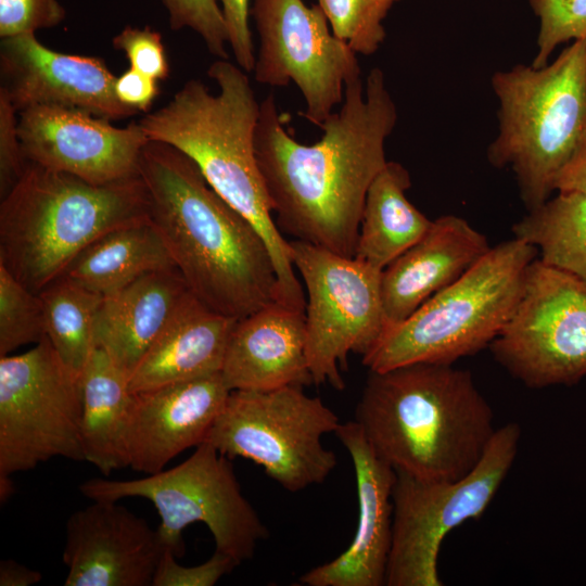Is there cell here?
Wrapping results in <instances>:
<instances>
[{"mask_svg":"<svg viewBox=\"0 0 586 586\" xmlns=\"http://www.w3.org/2000/svg\"><path fill=\"white\" fill-rule=\"evenodd\" d=\"M397 107L381 68L346 82L341 109L318 127L314 144L285 129L276 98L262 102L255 153L281 233L345 257H354L370 184L383 169L385 141Z\"/></svg>","mask_w":586,"mask_h":586,"instance_id":"6da1fadb","label":"cell"},{"mask_svg":"<svg viewBox=\"0 0 586 586\" xmlns=\"http://www.w3.org/2000/svg\"><path fill=\"white\" fill-rule=\"evenodd\" d=\"M149 221L189 291L209 309L240 320L279 302L272 256L257 229L170 144L149 141L138 167Z\"/></svg>","mask_w":586,"mask_h":586,"instance_id":"7a4b0ae2","label":"cell"},{"mask_svg":"<svg viewBox=\"0 0 586 586\" xmlns=\"http://www.w3.org/2000/svg\"><path fill=\"white\" fill-rule=\"evenodd\" d=\"M246 74L239 65L218 59L207 69L218 93L213 94L199 79L188 80L166 105L139 124L151 141L170 144L189 156L213 190L252 222L272 256L279 302L305 310L290 242L276 225L256 158L260 103Z\"/></svg>","mask_w":586,"mask_h":586,"instance_id":"3957f363","label":"cell"},{"mask_svg":"<svg viewBox=\"0 0 586 586\" xmlns=\"http://www.w3.org/2000/svg\"><path fill=\"white\" fill-rule=\"evenodd\" d=\"M355 417L381 459L424 480L466 476L497 429L471 372L436 362L369 371Z\"/></svg>","mask_w":586,"mask_h":586,"instance_id":"277c9868","label":"cell"},{"mask_svg":"<svg viewBox=\"0 0 586 586\" xmlns=\"http://www.w3.org/2000/svg\"><path fill=\"white\" fill-rule=\"evenodd\" d=\"M148 218L139 174L94 184L28 162L1 199L0 265L39 293L97 238Z\"/></svg>","mask_w":586,"mask_h":586,"instance_id":"5b68a950","label":"cell"},{"mask_svg":"<svg viewBox=\"0 0 586 586\" xmlns=\"http://www.w3.org/2000/svg\"><path fill=\"white\" fill-rule=\"evenodd\" d=\"M491 84L498 133L487 160L513 171L530 211L551 196L557 175L586 138V39L545 66L496 72Z\"/></svg>","mask_w":586,"mask_h":586,"instance_id":"8992f818","label":"cell"},{"mask_svg":"<svg viewBox=\"0 0 586 586\" xmlns=\"http://www.w3.org/2000/svg\"><path fill=\"white\" fill-rule=\"evenodd\" d=\"M535 246L513 238L480 258L403 322L390 327L362 356L369 371L413 362L454 365L500 333L521 297Z\"/></svg>","mask_w":586,"mask_h":586,"instance_id":"52a82bcc","label":"cell"},{"mask_svg":"<svg viewBox=\"0 0 586 586\" xmlns=\"http://www.w3.org/2000/svg\"><path fill=\"white\" fill-rule=\"evenodd\" d=\"M230 460L203 442L187 460L170 469L135 480L90 479L79 491L91 500H150L161 519V539L176 557L184 550L183 530L201 522L211 531L215 549L240 564L253 557L268 530L244 497Z\"/></svg>","mask_w":586,"mask_h":586,"instance_id":"ba28073f","label":"cell"},{"mask_svg":"<svg viewBox=\"0 0 586 586\" xmlns=\"http://www.w3.org/2000/svg\"><path fill=\"white\" fill-rule=\"evenodd\" d=\"M521 435L517 422L497 428L477 464L458 480H424L395 471L385 585H443L437 560L444 538L486 511L513 466Z\"/></svg>","mask_w":586,"mask_h":586,"instance_id":"9c48e42d","label":"cell"},{"mask_svg":"<svg viewBox=\"0 0 586 586\" xmlns=\"http://www.w3.org/2000/svg\"><path fill=\"white\" fill-rule=\"evenodd\" d=\"M339 417L302 386L230 391L204 442L229 459L242 457L289 492L322 483L337 463L322 444Z\"/></svg>","mask_w":586,"mask_h":586,"instance_id":"30bf717a","label":"cell"},{"mask_svg":"<svg viewBox=\"0 0 586 586\" xmlns=\"http://www.w3.org/2000/svg\"><path fill=\"white\" fill-rule=\"evenodd\" d=\"M81 374L47 336L20 355L0 356V476L61 457L85 461Z\"/></svg>","mask_w":586,"mask_h":586,"instance_id":"8fae6325","label":"cell"},{"mask_svg":"<svg viewBox=\"0 0 586 586\" xmlns=\"http://www.w3.org/2000/svg\"><path fill=\"white\" fill-rule=\"evenodd\" d=\"M289 242L307 293L306 353L314 384L342 391L340 370L347 369L349 353L365 356L387 328L382 271L310 243Z\"/></svg>","mask_w":586,"mask_h":586,"instance_id":"7c38bea8","label":"cell"},{"mask_svg":"<svg viewBox=\"0 0 586 586\" xmlns=\"http://www.w3.org/2000/svg\"><path fill=\"white\" fill-rule=\"evenodd\" d=\"M489 349L527 387L579 382L586 377V283L534 259L518 305Z\"/></svg>","mask_w":586,"mask_h":586,"instance_id":"4fadbf2b","label":"cell"},{"mask_svg":"<svg viewBox=\"0 0 586 586\" xmlns=\"http://www.w3.org/2000/svg\"><path fill=\"white\" fill-rule=\"evenodd\" d=\"M251 15L259 36L255 80L294 82L305 101L300 115L319 126L342 103L346 82L361 75L356 53L333 34L318 4L253 0Z\"/></svg>","mask_w":586,"mask_h":586,"instance_id":"5bb4252c","label":"cell"},{"mask_svg":"<svg viewBox=\"0 0 586 586\" xmlns=\"http://www.w3.org/2000/svg\"><path fill=\"white\" fill-rule=\"evenodd\" d=\"M18 136L28 162L94 184L137 176L150 141L139 122L119 128L86 111L51 105L21 111Z\"/></svg>","mask_w":586,"mask_h":586,"instance_id":"9a60e30c","label":"cell"},{"mask_svg":"<svg viewBox=\"0 0 586 586\" xmlns=\"http://www.w3.org/2000/svg\"><path fill=\"white\" fill-rule=\"evenodd\" d=\"M0 74V90L18 113L36 105L77 109L110 120L138 113L117 99L116 76L102 59L51 50L35 33L1 39Z\"/></svg>","mask_w":586,"mask_h":586,"instance_id":"2e32d148","label":"cell"},{"mask_svg":"<svg viewBox=\"0 0 586 586\" xmlns=\"http://www.w3.org/2000/svg\"><path fill=\"white\" fill-rule=\"evenodd\" d=\"M65 525V586H152L166 550L157 528L117 501L92 500Z\"/></svg>","mask_w":586,"mask_h":586,"instance_id":"e0dca14e","label":"cell"},{"mask_svg":"<svg viewBox=\"0 0 586 586\" xmlns=\"http://www.w3.org/2000/svg\"><path fill=\"white\" fill-rule=\"evenodd\" d=\"M334 434L348 451L356 475L358 522L348 548L330 562L303 574L308 586H382L393 535L395 470L381 459L356 421Z\"/></svg>","mask_w":586,"mask_h":586,"instance_id":"ac0fdd59","label":"cell"},{"mask_svg":"<svg viewBox=\"0 0 586 586\" xmlns=\"http://www.w3.org/2000/svg\"><path fill=\"white\" fill-rule=\"evenodd\" d=\"M229 393L220 372L133 393L128 467L153 474L203 443Z\"/></svg>","mask_w":586,"mask_h":586,"instance_id":"d6986e66","label":"cell"},{"mask_svg":"<svg viewBox=\"0 0 586 586\" xmlns=\"http://www.w3.org/2000/svg\"><path fill=\"white\" fill-rule=\"evenodd\" d=\"M220 374L229 391L314 384L306 353L305 310L273 302L237 320Z\"/></svg>","mask_w":586,"mask_h":586,"instance_id":"ffe728a7","label":"cell"},{"mask_svg":"<svg viewBox=\"0 0 586 586\" xmlns=\"http://www.w3.org/2000/svg\"><path fill=\"white\" fill-rule=\"evenodd\" d=\"M491 247L487 238L462 217L449 214L433 220L426 233L382 271L387 328L458 280Z\"/></svg>","mask_w":586,"mask_h":586,"instance_id":"44dd1931","label":"cell"},{"mask_svg":"<svg viewBox=\"0 0 586 586\" xmlns=\"http://www.w3.org/2000/svg\"><path fill=\"white\" fill-rule=\"evenodd\" d=\"M177 268L152 271L103 296L94 345L129 379L189 293Z\"/></svg>","mask_w":586,"mask_h":586,"instance_id":"7402d4cb","label":"cell"},{"mask_svg":"<svg viewBox=\"0 0 586 586\" xmlns=\"http://www.w3.org/2000/svg\"><path fill=\"white\" fill-rule=\"evenodd\" d=\"M235 322L189 292L129 377L130 392L220 372Z\"/></svg>","mask_w":586,"mask_h":586,"instance_id":"603a6c76","label":"cell"},{"mask_svg":"<svg viewBox=\"0 0 586 586\" xmlns=\"http://www.w3.org/2000/svg\"><path fill=\"white\" fill-rule=\"evenodd\" d=\"M128 377L100 348L81 374V443L85 461L104 476L128 467L127 432L133 393Z\"/></svg>","mask_w":586,"mask_h":586,"instance_id":"cb8c5ba5","label":"cell"},{"mask_svg":"<svg viewBox=\"0 0 586 586\" xmlns=\"http://www.w3.org/2000/svg\"><path fill=\"white\" fill-rule=\"evenodd\" d=\"M408 170L388 162L370 184L354 257L383 271L417 243L432 221L407 199Z\"/></svg>","mask_w":586,"mask_h":586,"instance_id":"d4e9b609","label":"cell"},{"mask_svg":"<svg viewBox=\"0 0 586 586\" xmlns=\"http://www.w3.org/2000/svg\"><path fill=\"white\" fill-rule=\"evenodd\" d=\"M173 268H176L175 263L148 218L97 238L75 257L62 276L105 296L143 275Z\"/></svg>","mask_w":586,"mask_h":586,"instance_id":"484cf974","label":"cell"},{"mask_svg":"<svg viewBox=\"0 0 586 586\" xmlns=\"http://www.w3.org/2000/svg\"><path fill=\"white\" fill-rule=\"evenodd\" d=\"M512 231L537 249L544 264L586 283V196L557 192L530 209Z\"/></svg>","mask_w":586,"mask_h":586,"instance_id":"4316f807","label":"cell"},{"mask_svg":"<svg viewBox=\"0 0 586 586\" xmlns=\"http://www.w3.org/2000/svg\"><path fill=\"white\" fill-rule=\"evenodd\" d=\"M39 295L46 336L61 359L82 374L95 349L94 323L103 296L63 276L48 284Z\"/></svg>","mask_w":586,"mask_h":586,"instance_id":"83f0119b","label":"cell"},{"mask_svg":"<svg viewBox=\"0 0 586 586\" xmlns=\"http://www.w3.org/2000/svg\"><path fill=\"white\" fill-rule=\"evenodd\" d=\"M402 0H318L333 34L356 54L370 56L386 37L383 22Z\"/></svg>","mask_w":586,"mask_h":586,"instance_id":"f1b7e54d","label":"cell"},{"mask_svg":"<svg viewBox=\"0 0 586 586\" xmlns=\"http://www.w3.org/2000/svg\"><path fill=\"white\" fill-rule=\"evenodd\" d=\"M43 336L44 313L39 293L23 285L0 265V356L36 344Z\"/></svg>","mask_w":586,"mask_h":586,"instance_id":"f546056e","label":"cell"},{"mask_svg":"<svg viewBox=\"0 0 586 586\" xmlns=\"http://www.w3.org/2000/svg\"><path fill=\"white\" fill-rule=\"evenodd\" d=\"M528 3L539 20L533 66L548 64L558 46L586 39V0H528Z\"/></svg>","mask_w":586,"mask_h":586,"instance_id":"4dcf8cb0","label":"cell"},{"mask_svg":"<svg viewBox=\"0 0 586 586\" xmlns=\"http://www.w3.org/2000/svg\"><path fill=\"white\" fill-rule=\"evenodd\" d=\"M173 30L190 28L219 59H228V30L218 0H162Z\"/></svg>","mask_w":586,"mask_h":586,"instance_id":"1f68e13d","label":"cell"},{"mask_svg":"<svg viewBox=\"0 0 586 586\" xmlns=\"http://www.w3.org/2000/svg\"><path fill=\"white\" fill-rule=\"evenodd\" d=\"M113 47L127 56L133 68L156 80L169 76V64L162 35L150 27L126 26L113 38Z\"/></svg>","mask_w":586,"mask_h":586,"instance_id":"d6a6232c","label":"cell"},{"mask_svg":"<svg viewBox=\"0 0 586 586\" xmlns=\"http://www.w3.org/2000/svg\"><path fill=\"white\" fill-rule=\"evenodd\" d=\"M239 563L230 556L215 549L213 556L202 564L183 566L176 555L166 549L156 568L152 586H214Z\"/></svg>","mask_w":586,"mask_h":586,"instance_id":"836d02e7","label":"cell"},{"mask_svg":"<svg viewBox=\"0 0 586 586\" xmlns=\"http://www.w3.org/2000/svg\"><path fill=\"white\" fill-rule=\"evenodd\" d=\"M65 16L66 11L59 0H0V37L54 27Z\"/></svg>","mask_w":586,"mask_h":586,"instance_id":"e575fe53","label":"cell"},{"mask_svg":"<svg viewBox=\"0 0 586 586\" xmlns=\"http://www.w3.org/2000/svg\"><path fill=\"white\" fill-rule=\"evenodd\" d=\"M28 161L18 136V112L0 90V198L22 177Z\"/></svg>","mask_w":586,"mask_h":586,"instance_id":"d590c367","label":"cell"},{"mask_svg":"<svg viewBox=\"0 0 586 586\" xmlns=\"http://www.w3.org/2000/svg\"><path fill=\"white\" fill-rule=\"evenodd\" d=\"M228 30V44L237 65L251 73L255 65V52L249 25L250 0H218Z\"/></svg>","mask_w":586,"mask_h":586,"instance_id":"8d00e7d4","label":"cell"},{"mask_svg":"<svg viewBox=\"0 0 586 586\" xmlns=\"http://www.w3.org/2000/svg\"><path fill=\"white\" fill-rule=\"evenodd\" d=\"M156 79L133 68L116 77L115 94L117 99L137 112L148 111L160 92Z\"/></svg>","mask_w":586,"mask_h":586,"instance_id":"74e56055","label":"cell"},{"mask_svg":"<svg viewBox=\"0 0 586 586\" xmlns=\"http://www.w3.org/2000/svg\"><path fill=\"white\" fill-rule=\"evenodd\" d=\"M553 190L586 196V138L560 169L555 180Z\"/></svg>","mask_w":586,"mask_h":586,"instance_id":"f35d334b","label":"cell"},{"mask_svg":"<svg viewBox=\"0 0 586 586\" xmlns=\"http://www.w3.org/2000/svg\"><path fill=\"white\" fill-rule=\"evenodd\" d=\"M42 574L12 559L0 562V586H30L40 583Z\"/></svg>","mask_w":586,"mask_h":586,"instance_id":"ab89813d","label":"cell"},{"mask_svg":"<svg viewBox=\"0 0 586 586\" xmlns=\"http://www.w3.org/2000/svg\"><path fill=\"white\" fill-rule=\"evenodd\" d=\"M13 481L10 476H0L1 502L7 501L13 495Z\"/></svg>","mask_w":586,"mask_h":586,"instance_id":"60d3db41","label":"cell"}]
</instances>
